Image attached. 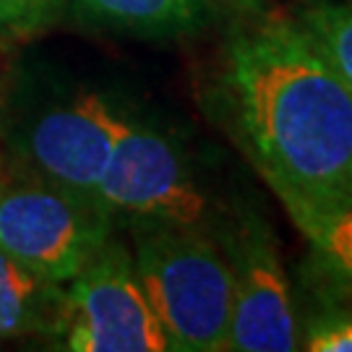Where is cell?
<instances>
[{
  "mask_svg": "<svg viewBox=\"0 0 352 352\" xmlns=\"http://www.w3.org/2000/svg\"><path fill=\"white\" fill-rule=\"evenodd\" d=\"M113 217L42 180L0 183V248L65 285L113 238Z\"/></svg>",
  "mask_w": 352,
  "mask_h": 352,
  "instance_id": "cell-3",
  "label": "cell"
},
{
  "mask_svg": "<svg viewBox=\"0 0 352 352\" xmlns=\"http://www.w3.org/2000/svg\"><path fill=\"white\" fill-rule=\"evenodd\" d=\"M133 269L175 352L230 350L232 272L201 227H131Z\"/></svg>",
  "mask_w": 352,
  "mask_h": 352,
  "instance_id": "cell-2",
  "label": "cell"
},
{
  "mask_svg": "<svg viewBox=\"0 0 352 352\" xmlns=\"http://www.w3.org/2000/svg\"><path fill=\"white\" fill-rule=\"evenodd\" d=\"M65 285L32 272L0 248V342L55 337Z\"/></svg>",
  "mask_w": 352,
  "mask_h": 352,
  "instance_id": "cell-8",
  "label": "cell"
},
{
  "mask_svg": "<svg viewBox=\"0 0 352 352\" xmlns=\"http://www.w3.org/2000/svg\"><path fill=\"white\" fill-rule=\"evenodd\" d=\"M295 19L352 89V0H302Z\"/></svg>",
  "mask_w": 352,
  "mask_h": 352,
  "instance_id": "cell-11",
  "label": "cell"
},
{
  "mask_svg": "<svg viewBox=\"0 0 352 352\" xmlns=\"http://www.w3.org/2000/svg\"><path fill=\"white\" fill-rule=\"evenodd\" d=\"M300 347L311 352H352V314L329 311L316 316Z\"/></svg>",
  "mask_w": 352,
  "mask_h": 352,
  "instance_id": "cell-13",
  "label": "cell"
},
{
  "mask_svg": "<svg viewBox=\"0 0 352 352\" xmlns=\"http://www.w3.org/2000/svg\"><path fill=\"white\" fill-rule=\"evenodd\" d=\"M68 0H0V37L21 39L58 19Z\"/></svg>",
  "mask_w": 352,
  "mask_h": 352,
  "instance_id": "cell-12",
  "label": "cell"
},
{
  "mask_svg": "<svg viewBox=\"0 0 352 352\" xmlns=\"http://www.w3.org/2000/svg\"><path fill=\"white\" fill-rule=\"evenodd\" d=\"M222 251L232 272L230 350H298L292 289L272 230L258 217H245L227 232Z\"/></svg>",
  "mask_w": 352,
  "mask_h": 352,
  "instance_id": "cell-7",
  "label": "cell"
},
{
  "mask_svg": "<svg viewBox=\"0 0 352 352\" xmlns=\"http://www.w3.org/2000/svg\"><path fill=\"white\" fill-rule=\"evenodd\" d=\"M97 204L131 227H201L209 204L175 141L131 120L115 144Z\"/></svg>",
  "mask_w": 352,
  "mask_h": 352,
  "instance_id": "cell-5",
  "label": "cell"
},
{
  "mask_svg": "<svg viewBox=\"0 0 352 352\" xmlns=\"http://www.w3.org/2000/svg\"><path fill=\"white\" fill-rule=\"evenodd\" d=\"M128 123L131 118L102 94H76L50 107L24 136L21 157L29 177L97 204L104 170Z\"/></svg>",
  "mask_w": 352,
  "mask_h": 352,
  "instance_id": "cell-6",
  "label": "cell"
},
{
  "mask_svg": "<svg viewBox=\"0 0 352 352\" xmlns=\"http://www.w3.org/2000/svg\"><path fill=\"white\" fill-rule=\"evenodd\" d=\"M52 340L71 352H164L167 340L133 269V253L110 238L71 282Z\"/></svg>",
  "mask_w": 352,
  "mask_h": 352,
  "instance_id": "cell-4",
  "label": "cell"
},
{
  "mask_svg": "<svg viewBox=\"0 0 352 352\" xmlns=\"http://www.w3.org/2000/svg\"><path fill=\"white\" fill-rule=\"evenodd\" d=\"M3 180H6V175H3V162H0V183H3Z\"/></svg>",
  "mask_w": 352,
  "mask_h": 352,
  "instance_id": "cell-14",
  "label": "cell"
},
{
  "mask_svg": "<svg viewBox=\"0 0 352 352\" xmlns=\"http://www.w3.org/2000/svg\"><path fill=\"white\" fill-rule=\"evenodd\" d=\"M219 91L279 199L352 190V89L295 16L240 24L225 45Z\"/></svg>",
  "mask_w": 352,
  "mask_h": 352,
  "instance_id": "cell-1",
  "label": "cell"
},
{
  "mask_svg": "<svg viewBox=\"0 0 352 352\" xmlns=\"http://www.w3.org/2000/svg\"><path fill=\"white\" fill-rule=\"evenodd\" d=\"M279 201L318 258L352 285V190L316 199L282 196Z\"/></svg>",
  "mask_w": 352,
  "mask_h": 352,
  "instance_id": "cell-10",
  "label": "cell"
},
{
  "mask_svg": "<svg viewBox=\"0 0 352 352\" xmlns=\"http://www.w3.org/2000/svg\"><path fill=\"white\" fill-rule=\"evenodd\" d=\"M87 24L133 37H180L201 29L212 0H71Z\"/></svg>",
  "mask_w": 352,
  "mask_h": 352,
  "instance_id": "cell-9",
  "label": "cell"
}]
</instances>
